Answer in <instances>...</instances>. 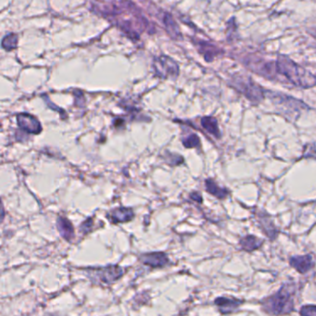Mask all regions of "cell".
<instances>
[{
    "mask_svg": "<svg viewBox=\"0 0 316 316\" xmlns=\"http://www.w3.org/2000/svg\"><path fill=\"white\" fill-rule=\"evenodd\" d=\"M204 187L206 188V191L212 195L215 196L218 199H224L229 195V190L227 188H221L213 178H208L204 182Z\"/></svg>",
    "mask_w": 316,
    "mask_h": 316,
    "instance_id": "obj_16",
    "label": "cell"
},
{
    "mask_svg": "<svg viewBox=\"0 0 316 316\" xmlns=\"http://www.w3.org/2000/svg\"><path fill=\"white\" fill-rule=\"evenodd\" d=\"M5 215H6L5 209H4V206H3V202H2V200L0 198V223L4 221Z\"/></svg>",
    "mask_w": 316,
    "mask_h": 316,
    "instance_id": "obj_25",
    "label": "cell"
},
{
    "mask_svg": "<svg viewBox=\"0 0 316 316\" xmlns=\"http://www.w3.org/2000/svg\"><path fill=\"white\" fill-rule=\"evenodd\" d=\"M139 261L142 263V265L148 266L152 269L163 268L170 264L168 255L162 251L143 253L139 256Z\"/></svg>",
    "mask_w": 316,
    "mask_h": 316,
    "instance_id": "obj_7",
    "label": "cell"
},
{
    "mask_svg": "<svg viewBox=\"0 0 316 316\" xmlns=\"http://www.w3.org/2000/svg\"><path fill=\"white\" fill-rule=\"evenodd\" d=\"M124 273L125 269L119 265H109L102 268L89 269L86 272L91 280H97L105 285H111L112 283L116 282Z\"/></svg>",
    "mask_w": 316,
    "mask_h": 316,
    "instance_id": "obj_4",
    "label": "cell"
},
{
    "mask_svg": "<svg viewBox=\"0 0 316 316\" xmlns=\"http://www.w3.org/2000/svg\"><path fill=\"white\" fill-rule=\"evenodd\" d=\"M108 218L112 223L128 222L135 218V213L132 208L119 207L111 211L108 214Z\"/></svg>",
    "mask_w": 316,
    "mask_h": 316,
    "instance_id": "obj_11",
    "label": "cell"
},
{
    "mask_svg": "<svg viewBox=\"0 0 316 316\" xmlns=\"http://www.w3.org/2000/svg\"><path fill=\"white\" fill-rule=\"evenodd\" d=\"M163 160L171 167L179 166L184 163V157H182L179 154L171 153L169 151H165V153L163 155Z\"/></svg>",
    "mask_w": 316,
    "mask_h": 316,
    "instance_id": "obj_20",
    "label": "cell"
},
{
    "mask_svg": "<svg viewBox=\"0 0 316 316\" xmlns=\"http://www.w3.org/2000/svg\"><path fill=\"white\" fill-rule=\"evenodd\" d=\"M200 124L206 132L215 137V139H220L222 137L221 131L218 125V121L213 116H204L200 120Z\"/></svg>",
    "mask_w": 316,
    "mask_h": 316,
    "instance_id": "obj_15",
    "label": "cell"
},
{
    "mask_svg": "<svg viewBox=\"0 0 316 316\" xmlns=\"http://www.w3.org/2000/svg\"><path fill=\"white\" fill-rule=\"evenodd\" d=\"M290 265L298 273L305 274L315 267V261L311 254L293 256L290 259Z\"/></svg>",
    "mask_w": 316,
    "mask_h": 316,
    "instance_id": "obj_10",
    "label": "cell"
},
{
    "mask_svg": "<svg viewBox=\"0 0 316 316\" xmlns=\"http://www.w3.org/2000/svg\"><path fill=\"white\" fill-rule=\"evenodd\" d=\"M264 243H265L264 240H261L260 238H258L254 235H248L246 237H243L242 239H240L239 242L240 248L247 252H252L262 248Z\"/></svg>",
    "mask_w": 316,
    "mask_h": 316,
    "instance_id": "obj_14",
    "label": "cell"
},
{
    "mask_svg": "<svg viewBox=\"0 0 316 316\" xmlns=\"http://www.w3.org/2000/svg\"><path fill=\"white\" fill-rule=\"evenodd\" d=\"M189 197H190L192 200H194L195 202H197V203H199V204H201V203L203 202L202 196H201V194H200L199 192H196V191H195V192L190 193Z\"/></svg>",
    "mask_w": 316,
    "mask_h": 316,
    "instance_id": "obj_24",
    "label": "cell"
},
{
    "mask_svg": "<svg viewBox=\"0 0 316 316\" xmlns=\"http://www.w3.org/2000/svg\"><path fill=\"white\" fill-rule=\"evenodd\" d=\"M277 81L286 80L294 86L299 88H311L316 86V77L309 71L299 66L289 57L279 54L274 60Z\"/></svg>",
    "mask_w": 316,
    "mask_h": 316,
    "instance_id": "obj_1",
    "label": "cell"
},
{
    "mask_svg": "<svg viewBox=\"0 0 316 316\" xmlns=\"http://www.w3.org/2000/svg\"><path fill=\"white\" fill-rule=\"evenodd\" d=\"M182 144L186 148H200L201 146L199 137L194 133H191L188 137L182 138Z\"/></svg>",
    "mask_w": 316,
    "mask_h": 316,
    "instance_id": "obj_19",
    "label": "cell"
},
{
    "mask_svg": "<svg viewBox=\"0 0 316 316\" xmlns=\"http://www.w3.org/2000/svg\"><path fill=\"white\" fill-rule=\"evenodd\" d=\"M18 45V35L15 34H9L6 35L3 40L1 46L2 48L7 50V51H11L17 48Z\"/></svg>",
    "mask_w": 316,
    "mask_h": 316,
    "instance_id": "obj_21",
    "label": "cell"
},
{
    "mask_svg": "<svg viewBox=\"0 0 316 316\" xmlns=\"http://www.w3.org/2000/svg\"><path fill=\"white\" fill-rule=\"evenodd\" d=\"M17 122L19 127L23 131L38 135L42 132V125L37 118L29 113H20L17 115Z\"/></svg>",
    "mask_w": 316,
    "mask_h": 316,
    "instance_id": "obj_8",
    "label": "cell"
},
{
    "mask_svg": "<svg viewBox=\"0 0 316 316\" xmlns=\"http://www.w3.org/2000/svg\"><path fill=\"white\" fill-rule=\"evenodd\" d=\"M258 222H259L260 228L263 230L269 240H274L277 238L279 231L274 225L273 220H271L269 217L265 216V214H259Z\"/></svg>",
    "mask_w": 316,
    "mask_h": 316,
    "instance_id": "obj_13",
    "label": "cell"
},
{
    "mask_svg": "<svg viewBox=\"0 0 316 316\" xmlns=\"http://www.w3.org/2000/svg\"><path fill=\"white\" fill-rule=\"evenodd\" d=\"M244 303V300L229 297H218L214 299V305L218 308L221 315L235 313Z\"/></svg>",
    "mask_w": 316,
    "mask_h": 316,
    "instance_id": "obj_9",
    "label": "cell"
},
{
    "mask_svg": "<svg viewBox=\"0 0 316 316\" xmlns=\"http://www.w3.org/2000/svg\"><path fill=\"white\" fill-rule=\"evenodd\" d=\"M295 284L285 283L279 291L262 300V311L270 316L290 315L295 310Z\"/></svg>",
    "mask_w": 316,
    "mask_h": 316,
    "instance_id": "obj_2",
    "label": "cell"
},
{
    "mask_svg": "<svg viewBox=\"0 0 316 316\" xmlns=\"http://www.w3.org/2000/svg\"><path fill=\"white\" fill-rule=\"evenodd\" d=\"M316 307L315 305H305L300 308L299 315L303 316H316Z\"/></svg>",
    "mask_w": 316,
    "mask_h": 316,
    "instance_id": "obj_23",
    "label": "cell"
},
{
    "mask_svg": "<svg viewBox=\"0 0 316 316\" xmlns=\"http://www.w3.org/2000/svg\"><path fill=\"white\" fill-rule=\"evenodd\" d=\"M265 92L271 99H273V102L278 105L284 111H286L288 109V114H293V112H300L302 109H308L306 104L291 97L285 96L281 93H273L270 91Z\"/></svg>",
    "mask_w": 316,
    "mask_h": 316,
    "instance_id": "obj_6",
    "label": "cell"
},
{
    "mask_svg": "<svg viewBox=\"0 0 316 316\" xmlns=\"http://www.w3.org/2000/svg\"><path fill=\"white\" fill-rule=\"evenodd\" d=\"M155 74L160 78L175 79L179 75V66L175 60L168 56L161 55L154 58L152 62Z\"/></svg>",
    "mask_w": 316,
    "mask_h": 316,
    "instance_id": "obj_5",
    "label": "cell"
},
{
    "mask_svg": "<svg viewBox=\"0 0 316 316\" xmlns=\"http://www.w3.org/2000/svg\"><path fill=\"white\" fill-rule=\"evenodd\" d=\"M163 23L166 32L170 35L171 38L179 39L180 37H182L179 25L177 24L175 20L171 16V14L165 12L163 17Z\"/></svg>",
    "mask_w": 316,
    "mask_h": 316,
    "instance_id": "obj_17",
    "label": "cell"
},
{
    "mask_svg": "<svg viewBox=\"0 0 316 316\" xmlns=\"http://www.w3.org/2000/svg\"><path fill=\"white\" fill-rule=\"evenodd\" d=\"M194 44L196 45V49L198 52L203 55V58L207 62H211L216 58L218 57L221 52H222L219 48L215 47L214 45L208 43L206 41H202V40H196Z\"/></svg>",
    "mask_w": 316,
    "mask_h": 316,
    "instance_id": "obj_12",
    "label": "cell"
},
{
    "mask_svg": "<svg viewBox=\"0 0 316 316\" xmlns=\"http://www.w3.org/2000/svg\"><path fill=\"white\" fill-rule=\"evenodd\" d=\"M232 87L247 97L250 102L258 104L265 98V90L257 85L250 77L235 75L231 79Z\"/></svg>",
    "mask_w": 316,
    "mask_h": 316,
    "instance_id": "obj_3",
    "label": "cell"
},
{
    "mask_svg": "<svg viewBox=\"0 0 316 316\" xmlns=\"http://www.w3.org/2000/svg\"><path fill=\"white\" fill-rule=\"evenodd\" d=\"M57 228L64 240L71 242L74 239V228L68 219L61 216L58 217Z\"/></svg>",
    "mask_w": 316,
    "mask_h": 316,
    "instance_id": "obj_18",
    "label": "cell"
},
{
    "mask_svg": "<svg viewBox=\"0 0 316 316\" xmlns=\"http://www.w3.org/2000/svg\"><path fill=\"white\" fill-rule=\"evenodd\" d=\"M93 224H94V221L92 218H88L86 219V221H85L84 222L81 223L80 227H79V230L81 233H83L84 235H86L87 233H89L92 227H93Z\"/></svg>",
    "mask_w": 316,
    "mask_h": 316,
    "instance_id": "obj_22",
    "label": "cell"
}]
</instances>
